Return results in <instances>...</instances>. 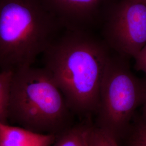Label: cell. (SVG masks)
Segmentation results:
<instances>
[{"mask_svg":"<svg viewBox=\"0 0 146 146\" xmlns=\"http://www.w3.org/2000/svg\"><path fill=\"white\" fill-rule=\"evenodd\" d=\"M112 52L102 38L92 31L66 29L42 54L43 67L69 108L80 114L97 111L102 80Z\"/></svg>","mask_w":146,"mask_h":146,"instance_id":"cell-1","label":"cell"},{"mask_svg":"<svg viewBox=\"0 0 146 146\" xmlns=\"http://www.w3.org/2000/svg\"><path fill=\"white\" fill-rule=\"evenodd\" d=\"M62 26L40 0H0V70L32 66Z\"/></svg>","mask_w":146,"mask_h":146,"instance_id":"cell-2","label":"cell"},{"mask_svg":"<svg viewBox=\"0 0 146 146\" xmlns=\"http://www.w3.org/2000/svg\"><path fill=\"white\" fill-rule=\"evenodd\" d=\"M69 107L47 70L32 66L13 73L8 116L19 126L51 133L64 122Z\"/></svg>","mask_w":146,"mask_h":146,"instance_id":"cell-3","label":"cell"},{"mask_svg":"<svg viewBox=\"0 0 146 146\" xmlns=\"http://www.w3.org/2000/svg\"><path fill=\"white\" fill-rule=\"evenodd\" d=\"M145 92V80L131 72L128 58L112 52L100 87L98 126L117 140L142 104Z\"/></svg>","mask_w":146,"mask_h":146,"instance_id":"cell-4","label":"cell"},{"mask_svg":"<svg viewBox=\"0 0 146 146\" xmlns=\"http://www.w3.org/2000/svg\"><path fill=\"white\" fill-rule=\"evenodd\" d=\"M101 27L102 39L112 52L135 58L146 45V1L117 0Z\"/></svg>","mask_w":146,"mask_h":146,"instance_id":"cell-5","label":"cell"},{"mask_svg":"<svg viewBox=\"0 0 146 146\" xmlns=\"http://www.w3.org/2000/svg\"><path fill=\"white\" fill-rule=\"evenodd\" d=\"M40 1L66 29L92 31L117 0Z\"/></svg>","mask_w":146,"mask_h":146,"instance_id":"cell-6","label":"cell"},{"mask_svg":"<svg viewBox=\"0 0 146 146\" xmlns=\"http://www.w3.org/2000/svg\"><path fill=\"white\" fill-rule=\"evenodd\" d=\"M52 133H42L0 122V146H51L56 140Z\"/></svg>","mask_w":146,"mask_h":146,"instance_id":"cell-7","label":"cell"},{"mask_svg":"<svg viewBox=\"0 0 146 146\" xmlns=\"http://www.w3.org/2000/svg\"><path fill=\"white\" fill-rule=\"evenodd\" d=\"M89 128L76 127L63 133L51 146H89Z\"/></svg>","mask_w":146,"mask_h":146,"instance_id":"cell-8","label":"cell"},{"mask_svg":"<svg viewBox=\"0 0 146 146\" xmlns=\"http://www.w3.org/2000/svg\"><path fill=\"white\" fill-rule=\"evenodd\" d=\"M13 73L11 70L0 71V122H6L8 117Z\"/></svg>","mask_w":146,"mask_h":146,"instance_id":"cell-9","label":"cell"},{"mask_svg":"<svg viewBox=\"0 0 146 146\" xmlns=\"http://www.w3.org/2000/svg\"><path fill=\"white\" fill-rule=\"evenodd\" d=\"M89 146H119L117 140L99 126L89 128Z\"/></svg>","mask_w":146,"mask_h":146,"instance_id":"cell-10","label":"cell"},{"mask_svg":"<svg viewBox=\"0 0 146 146\" xmlns=\"http://www.w3.org/2000/svg\"><path fill=\"white\" fill-rule=\"evenodd\" d=\"M129 146H146V127L139 126L131 139Z\"/></svg>","mask_w":146,"mask_h":146,"instance_id":"cell-11","label":"cell"},{"mask_svg":"<svg viewBox=\"0 0 146 146\" xmlns=\"http://www.w3.org/2000/svg\"><path fill=\"white\" fill-rule=\"evenodd\" d=\"M134 68L136 70L142 71L146 75V45L134 58Z\"/></svg>","mask_w":146,"mask_h":146,"instance_id":"cell-12","label":"cell"},{"mask_svg":"<svg viewBox=\"0 0 146 146\" xmlns=\"http://www.w3.org/2000/svg\"><path fill=\"white\" fill-rule=\"evenodd\" d=\"M145 96L142 104H143V116H144V123L143 125L146 127V78L145 80Z\"/></svg>","mask_w":146,"mask_h":146,"instance_id":"cell-13","label":"cell"},{"mask_svg":"<svg viewBox=\"0 0 146 146\" xmlns=\"http://www.w3.org/2000/svg\"><path fill=\"white\" fill-rule=\"evenodd\" d=\"M143 1H146V0H143Z\"/></svg>","mask_w":146,"mask_h":146,"instance_id":"cell-14","label":"cell"}]
</instances>
